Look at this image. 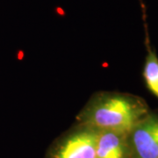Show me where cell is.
I'll return each instance as SVG.
<instances>
[{
    "label": "cell",
    "instance_id": "obj_1",
    "mask_svg": "<svg viewBox=\"0 0 158 158\" xmlns=\"http://www.w3.org/2000/svg\"><path fill=\"white\" fill-rule=\"evenodd\" d=\"M150 112L140 97L112 91L97 92L77 115V124L97 130L128 134Z\"/></svg>",
    "mask_w": 158,
    "mask_h": 158
},
{
    "label": "cell",
    "instance_id": "obj_2",
    "mask_svg": "<svg viewBox=\"0 0 158 158\" xmlns=\"http://www.w3.org/2000/svg\"><path fill=\"white\" fill-rule=\"evenodd\" d=\"M98 130L77 124L55 141L45 158H95Z\"/></svg>",
    "mask_w": 158,
    "mask_h": 158
},
{
    "label": "cell",
    "instance_id": "obj_3",
    "mask_svg": "<svg viewBox=\"0 0 158 158\" xmlns=\"http://www.w3.org/2000/svg\"><path fill=\"white\" fill-rule=\"evenodd\" d=\"M131 158H158V113L149 112L127 134Z\"/></svg>",
    "mask_w": 158,
    "mask_h": 158
},
{
    "label": "cell",
    "instance_id": "obj_4",
    "mask_svg": "<svg viewBox=\"0 0 158 158\" xmlns=\"http://www.w3.org/2000/svg\"><path fill=\"white\" fill-rule=\"evenodd\" d=\"M95 158H131L127 134L98 130Z\"/></svg>",
    "mask_w": 158,
    "mask_h": 158
},
{
    "label": "cell",
    "instance_id": "obj_5",
    "mask_svg": "<svg viewBox=\"0 0 158 158\" xmlns=\"http://www.w3.org/2000/svg\"><path fill=\"white\" fill-rule=\"evenodd\" d=\"M143 78L148 89L158 98V57L150 48L148 49L143 67Z\"/></svg>",
    "mask_w": 158,
    "mask_h": 158
}]
</instances>
